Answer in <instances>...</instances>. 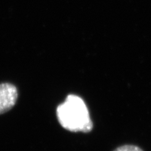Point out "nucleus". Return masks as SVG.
Wrapping results in <instances>:
<instances>
[{
	"label": "nucleus",
	"mask_w": 151,
	"mask_h": 151,
	"mask_svg": "<svg viewBox=\"0 0 151 151\" xmlns=\"http://www.w3.org/2000/svg\"><path fill=\"white\" fill-rule=\"evenodd\" d=\"M18 97V89L15 85L9 83L0 84V115L12 110Z\"/></svg>",
	"instance_id": "obj_2"
},
{
	"label": "nucleus",
	"mask_w": 151,
	"mask_h": 151,
	"mask_svg": "<svg viewBox=\"0 0 151 151\" xmlns=\"http://www.w3.org/2000/svg\"><path fill=\"white\" fill-rule=\"evenodd\" d=\"M113 151H144L141 148L135 145H124L117 147Z\"/></svg>",
	"instance_id": "obj_3"
},
{
	"label": "nucleus",
	"mask_w": 151,
	"mask_h": 151,
	"mask_svg": "<svg viewBox=\"0 0 151 151\" xmlns=\"http://www.w3.org/2000/svg\"><path fill=\"white\" fill-rule=\"evenodd\" d=\"M56 115L60 125L69 131L88 133L93 128L86 103L77 95H68L57 108Z\"/></svg>",
	"instance_id": "obj_1"
}]
</instances>
